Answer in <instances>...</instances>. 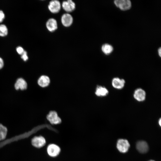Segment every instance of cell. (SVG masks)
Returning <instances> with one entry per match:
<instances>
[{
	"instance_id": "cell-1",
	"label": "cell",
	"mask_w": 161,
	"mask_h": 161,
	"mask_svg": "<svg viewBox=\"0 0 161 161\" xmlns=\"http://www.w3.org/2000/svg\"><path fill=\"white\" fill-rule=\"evenodd\" d=\"M130 145L128 141L124 139H119L117 142V148L121 153L127 152L130 147Z\"/></svg>"
},
{
	"instance_id": "cell-2",
	"label": "cell",
	"mask_w": 161,
	"mask_h": 161,
	"mask_svg": "<svg viewBox=\"0 0 161 161\" xmlns=\"http://www.w3.org/2000/svg\"><path fill=\"white\" fill-rule=\"evenodd\" d=\"M114 3L117 7L123 10L130 9L131 5V1L129 0H115Z\"/></svg>"
},
{
	"instance_id": "cell-3",
	"label": "cell",
	"mask_w": 161,
	"mask_h": 161,
	"mask_svg": "<svg viewBox=\"0 0 161 161\" xmlns=\"http://www.w3.org/2000/svg\"><path fill=\"white\" fill-rule=\"evenodd\" d=\"M47 120L52 124H57L61 122V119L55 111H50L47 116Z\"/></svg>"
},
{
	"instance_id": "cell-4",
	"label": "cell",
	"mask_w": 161,
	"mask_h": 161,
	"mask_svg": "<svg viewBox=\"0 0 161 161\" xmlns=\"http://www.w3.org/2000/svg\"><path fill=\"white\" fill-rule=\"evenodd\" d=\"M47 151L48 154L50 156L55 157L58 155L60 152L61 149L57 145L52 144L48 146Z\"/></svg>"
},
{
	"instance_id": "cell-5",
	"label": "cell",
	"mask_w": 161,
	"mask_h": 161,
	"mask_svg": "<svg viewBox=\"0 0 161 161\" xmlns=\"http://www.w3.org/2000/svg\"><path fill=\"white\" fill-rule=\"evenodd\" d=\"M61 8V5L59 1L54 0L51 1L48 5V8L50 12L53 13H58Z\"/></svg>"
},
{
	"instance_id": "cell-6",
	"label": "cell",
	"mask_w": 161,
	"mask_h": 161,
	"mask_svg": "<svg viewBox=\"0 0 161 161\" xmlns=\"http://www.w3.org/2000/svg\"><path fill=\"white\" fill-rule=\"evenodd\" d=\"M31 143L35 147L40 148L45 145L46 141L45 139L42 136H36L32 139Z\"/></svg>"
},
{
	"instance_id": "cell-7",
	"label": "cell",
	"mask_w": 161,
	"mask_h": 161,
	"mask_svg": "<svg viewBox=\"0 0 161 161\" xmlns=\"http://www.w3.org/2000/svg\"><path fill=\"white\" fill-rule=\"evenodd\" d=\"M16 90H24L27 88V83L25 79L21 78H18L14 85Z\"/></svg>"
},
{
	"instance_id": "cell-8",
	"label": "cell",
	"mask_w": 161,
	"mask_h": 161,
	"mask_svg": "<svg viewBox=\"0 0 161 161\" xmlns=\"http://www.w3.org/2000/svg\"><path fill=\"white\" fill-rule=\"evenodd\" d=\"M134 98L139 102L144 101L146 97V93L145 91L141 88L137 89L134 93Z\"/></svg>"
},
{
	"instance_id": "cell-9",
	"label": "cell",
	"mask_w": 161,
	"mask_h": 161,
	"mask_svg": "<svg viewBox=\"0 0 161 161\" xmlns=\"http://www.w3.org/2000/svg\"><path fill=\"white\" fill-rule=\"evenodd\" d=\"M62 6L65 11L67 12H72L75 9V4L72 0H68L63 1Z\"/></svg>"
},
{
	"instance_id": "cell-10",
	"label": "cell",
	"mask_w": 161,
	"mask_h": 161,
	"mask_svg": "<svg viewBox=\"0 0 161 161\" xmlns=\"http://www.w3.org/2000/svg\"><path fill=\"white\" fill-rule=\"evenodd\" d=\"M73 18L69 14L66 13L63 15L61 17V22L63 26L65 27L70 26L72 24Z\"/></svg>"
},
{
	"instance_id": "cell-11",
	"label": "cell",
	"mask_w": 161,
	"mask_h": 161,
	"mask_svg": "<svg viewBox=\"0 0 161 161\" xmlns=\"http://www.w3.org/2000/svg\"><path fill=\"white\" fill-rule=\"evenodd\" d=\"M112 83L114 88L117 89H121L124 87L125 81L123 79L116 77L113 79Z\"/></svg>"
},
{
	"instance_id": "cell-12",
	"label": "cell",
	"mask_w": 161,
	"mask_h": 161,
	"mask_svg": "<svg viewBox=\"0 0 161 161\" xmlns=\"http://www.w3.org/2000/svg\"><path fill=\"white\" fill-rule=\"evenodd\" d=\"M136 147L137 150L142 153H146L148 150L147 143L144 141H140L137 143Z\"/></svg>"
},
{
	"instance_id": "cell-13",
	"label": "cell",
	"mask_w": 161,
	"mask_h": 161,
	"mask_svg": "<svg viewBox=\"0 0 161 161\" xmlns=\"http://www.w3.org/2000/svg\"><path fill=\"white\" fill-rule=\"evenodd\" d=\"M46 26L48 30L51 32L55 31L58 28L57 21L53 18H50L47 21Z\"/></svg>"
},
{
	"instance_id": "cell-14",
	"label": "cell",
	"mask_w": 161,
	"mask_h": 161,
	"mask_svg": "<svg viewBox=\"0 0 161 161\" xmlns=\"http://www.w3.org/2000/svg\"><path fill=\"white\" fill-rule=\"evenodd\" d=\"M50 82L49 78L45 75L41 76L38 80V84L42 87H45L48 86Z\"/></svg>"
},
{
	"instance_id": "cell-15",
	"label": "cell",
	"mask_w": 161,
	"mask_h": 161,
	"mask_svg": "<svg viewBox=\"0 0 161 161\" xmlns=\"http://www.w3.org/2000/svg\"><path fill=\"white\" fill-rule=\"evenodd\" d=\"M95 95L99 97L106 96L109 93L108 90L105 87L101 86H97L95 92Z\"/></svg>"
},
{
	"instance_id": "cell-16",
	"label": "cell",
	"mask_w": 161,
	"mask_h": 161,
	"mask_svg": "<svg viewBox=\"0 0 161 161\" xmlns=\"http://www.w3.org/2000/svg\"><path fill=\"white\" fill-rule=\"evenodd\" d=\"M102 52L106 55H109L113 51V48L111 45L105 44L102 45L101 47Z\"/></svg>"
},
{
	"instance_id": "cell-17",
	"label": "cell",
	"mask_w": 161,
	"mask_h": 161,
	"mask_svg": "<svg viewBox=\"0 0 161 161\" xmlns=\"http://www.w3.org/2000/svg\"><path fill=\"white\" fill-rule=\"evenodd\" d=\"M8 34V29L5 24H0V37H4L7 36Z\"/></svg>"
},
{
	"instance_id": "cell-18",
	"label": "cell",
	"mask_w": 161,
	"mask_h": 161,
	"mask_svg": "<svg viewBox=\"0 0 161 161\" xmlns=\"http://www.w3.org/2000/svg\"><path fill=\"white\" fill-rule=\"evenodd\" d=\"M7 132V129L6 127L0 124V141L5 139Z\"/></svg>"
},
{
	"instance_id": "cell-19",
	"label": "cell",
	"mask_w": 161,
	"mask_h": 161,
	"mask_svg": "<svg viewBox=\"0 0 161 161\" xmlns=\"http://www.w3.org/2000/svg\"><path fill=\"white\" fill-rule=\"evenodd\" d=\"M21 58L24 62L27 61L29 59V57L27 52L25 50L23 54L20 55Z\"/></svg>"
},
{
	"instance_id": "cell-20",
	"label": "cell",
	"mask_w": 161,
	"mask_h": 161,
	"mask_svg": "<svg viewBox=\"0 0 161 161\" xmlns=\"http://www.w3.org/2000/svg\"><path fill=\"white\" fill-rule=\"evenodd\" d=\"M16 51L18 54L21 55L24 52L25 50L21 46H17L16 48Z\"/></svg>"
},
{
	"instance_id": "cell-21",
	"label": "cell",
	"mask_w": 161,
	"mask_h": 161,
	"mask_svg": "<svg viewBox=\"0 0 161 161\" xmlns=\"http://www.w3.org/2000/svg\"><path fill=\"white\" fill-rule=\"evenodd\" d=\"M5 18V14L4 11L0 10V24L4 21Z\"/></svg>"
},
{
	"instance_id": "cell-22",
	"label": "cell",
	"mask_w": 161,
	"mask_h": 161,
	"mask_svg": "<svg viewBox=\"0 0 161 161\" xmlns=\"http://www.w3.org/2000/svg\"><path fill=\"white\" fill-rule=\"evenodd\" d=\"M4 66V60L1 57H0V70L3 68Z\"/></svg>"
},
{
	"instance_id": "cell-23",
	"label": "cell",
	"mask_w": 161,
	"mask_h": 161,
	"mask_svg": "<svg viewBox=\"0 0 161 161\" xmlns=\"http://www.w3.org/2000/svg\"><path fill=\"white\" fill-rule=\"evenodd\" d=\"M158 53L159 56L161 57V48L160 47L158 49Z\"/></svg>"
},
{
	"instance_id": "cell-24",
	"label": "cell",
	"mask_w": 161,
	"mask_h": 161,
	"mask_svg": "<svg viewBox=\"0 0 161 161\" xmlns=\"http://www.w3.org/2000/svg\"><path fill=\"white\" fill-rule=\"evenodd\" d=\"M158 123H159V125H160V126H161V118H160L159 119V120Z\"/></svg>"
},
{
	"instance_id": "cell-25",
	"label": "cell",
	"mask_w": 161,
	"mask_h": 161,
	"mask_svg": "<svg viewBox=\"0 0 161 161\" xmlns=\"http://www.w3.org/2000/svg\"><path fill=\"white\" fill-rule=\"evenodd\" d=\"M148 161H154V160H150Z\"/></svg>"
}]
</instances>
